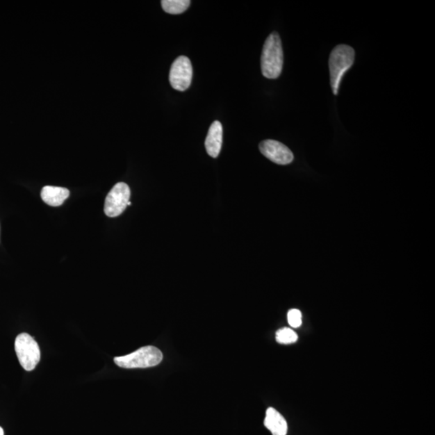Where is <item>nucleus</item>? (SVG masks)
<instances>
[{"label":"nucleus","mask_w":435,"mask_h":435,"mask_svg":"<svg viewBox=\"0 0 435 435\" xmlns=\"http://www.w3.org/2000/svg\"><path fill=\"white\" fill-rule=\"evenodd\" d=\"M163 359V354L158 347L146 346L127 356L115 357L114 361L123 368H146L158 366Z\"/></svg>","instance_id":"nucleus-3"},{"label":"nucleus","mask_w":435,"mask_h":435,"mask_svg":"<svg viewBox=\"0 0 435 435\" xmlns=\"http://www.w3.org/2000/svg\"><path fill=\"white\" fill-rule=\"evenodd\" d=\"M281 40L277 33L270 35L265 40L261 55V72L265 78L276 79L283 68Z\"/></svg>","instance_id":"nucleus-1"},{"label":"nucleus","mask_w":435,"mask_h":435,"mask_svg":"<svg viewBox=\"0 0 435 435\" xmlns=\"http://www.w3.org/2000/svg\"><path fill=\"white\" fill-rule=\"evenodd\" d=\"M222 144V126L220 121L211 125L205 141L207 154L216 158L220 155Z\"/></svg>","instance_id":"nucleus-8"},{"label":"nucleus","mask_w":435,"mask_h":435,"mask_svg":"<svg viewBox=\"0 0 435 435\" xmlns=\"http://www.w3.org/2000/svg\"><path fill=\"white\" fill-rule=\"evenodd\" d=\"M261 153L277 165H289L293 161V154L287 146L273 140L262 141L259 146Z\"/></svg>","instance_id":"nucleus-7"},{"label":"nucleus","mask_w":435,"mask_h":435,"mask_svg":"<svg viewBox=\"0 0 435 435\" xmlns=\"http://www.w3.org/2000/svg\"><path fill=\"white\" fill-rule=\"evenodd\" d=\"M288 322L293 328L299 327L302 325V313L297 309H293L288 313Z\"/></svg>","instance_id":"nucleus-13"},{"label":"nucleus","mask_w":435,"mask_h":435,"mask_svg":"<svg viewBox=\"0 0 435 435\" xmlns=\"http://www.w3.org/2000/svg\"><path fill=\"white\" fill-rule=\"evenodd\" d=\"M297 335L290 328H281L276 334V340L281 345H291L297 340Z\"/></svg>","instance_id":"nucleus-12"},{"label":"nucleus","mask_w":435,"mask_h":435,"mask_svg":"<svg viewBox=\"0 0 435 435\" xmlns=\"http://www.w3.org/2000/svg\"><path fill=\"white\" fill-rule=\"evenodd\" d=\"M355 62V51L346 44L338 45L334 48L329 58L331 85L333 94L337 95L343 76L352 67Z\"/></svg>","instance_id":"nucleus-2"},{"label":"nucleus","mask_w":435,"mask_h":435,"mask_svg":"<svg viewBox=\"0 0 435 435\" xmlns=\"http://www.w3.org/2000/svg\"><path fill=\"white\" fill-rule=\"evenodd\" d=\"M131 191L129 186L124 182H119L109 192L106 198L104 212L106 215L115 218L123 213L128 206Z\"/></svg>","instance_id":"nucleus-5"},{"label":"nucleus","mask_w":435,"mask_h":435,"mask_svg":"<svg viewBox=\"0 0 435 435\" xmlns=\"http://www.w3.org/2000/svg\"><path fill=\"white\" fill-rule=\"evenodd\" d=\"M0 435H4V432L1 427H0Z\"/></svg>","instance_id":"nucleus-14"},{"label":"nucleus","mask_w":435,"mask_h":435,"mask_svg":"<svg viewBox=\"0 0 435 435\" xmlns=\"http://www.w3.org/2000/svg\"><path fill=\"white\" fill-rule=\"evenodd\" d=\"M189 0H163L161 6L169 14L179 15L183 13L190 7Z\"/></svg>","instance_id":"nucleus-11"},{"label":"nucleus","mask_w":435,"mask_h":435,"mask_svg":"<svg viewBox=\"0 0 435 435\" xmlns=\"http://www.w3.org/2000/svg\"><path fill=\"white\" fill-rule=\"evenodd\" d=\"M16 351L20 366L26 371H33L40 360V351L38 343L27 333H22L15 341Z\"/></svg>","instance_id":"nucleus-4"},{"label":"nucleus","mask_w":435,"mask_h":435,"mask_svg":"<svg viewBox=\"0 0 435 435\" xmlns=\"http://www.w3.org/2000/svg\"><path fill=\"white\" fill-rule=\"evenodd\" d=\"M42 199L45 204L51 206H59L69 198V190L63 187L44 186L42 190Z\"/></svg>","instance_id":"nucleus-10"},{"label":"nucleus","mask_w":435,"mask_h":435,"mask_svg":"<svg viewBox=\"0 0 435 435\" xmlns=\"http://www.w3.org/2000/svg\"><path fill=\"white\" fill-rule=\"evenodd\" d=\"M193 79V67L190 60L181 56L172 65L170 72V83L177 90L185 91L190 88Z\"/></svg>","instance_id":"nucleus-6"},{"label":"nucleus","mask_w":435,"mask_h":435,"mask_svg":"<svg viewBox=\"0 0 435 435\" xmlns=\"http://www.w3.org/2000/svg\"><path fill=\"white\" fill-rule=\"evenodd\" d=\"M265 426L270 429L272 435H286L288 432V425L285 418L273 408L267 409Z\"/></svg>","instance_id":"nucleus-9"}]
</instances>
